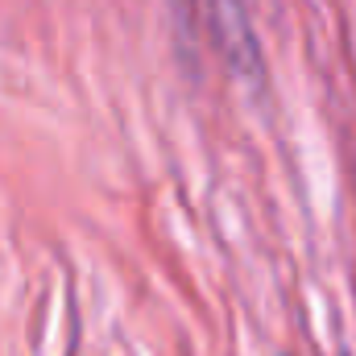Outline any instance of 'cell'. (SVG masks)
Returning a JSON list of instances; mask_svg holds the SVG:
<instances>
[{
	"mask_svg": "<svg viewBox=\"0 0 356 356\" xmlns=\"http://www.w3.org/2000/svg\"><path fill=\"white\" fill-rule=\"evenodd\" d=\"M203 13H207V33H211V46H216L224 71L245 91L266 95V88H269L266 50H261L257 29H253L249 4L245 0H207Z\"/></svg>",
	"mask_w": 356,
	"mask_h": 356,
	"instance_id": "obj_1",
	"label": "cell"
},
{
	"mask_svg": "<svg viewBox=\"0 0 356 356\" xmlns=\"http://www.w3.org/2000/svg\"><path fill=\"white\" fill-rule=\"evenodd\" d=\"M170 4V17H175V33H178V50H182V63L195 67V8L199 0H166Z\"/></svg>",
	"mask_w": 356,
	"mask_h": 356,
	"instance_id": "obj_2",
	"label": "cell"
}]
</instances>
